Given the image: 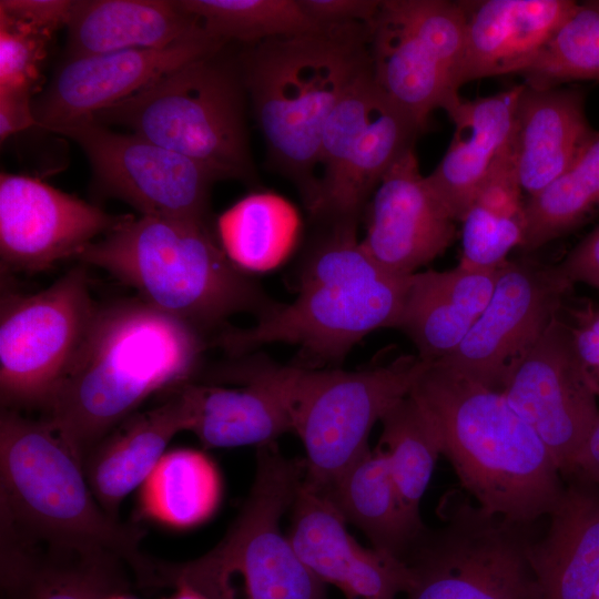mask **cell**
Listing matches in <instances>:
<instances>
[{
  "label": "cell",
  "instance_id": "6da1fadb",
  "mask_svg": "<svg viewBox=\"0 0 599 599\" xmlns=\"http://www.w3.org/2000/svg\"><path fill=\"white\" fill-rule=\"evenodd\" d=\"M205 343L202 333L140 298L98 306L43 420L82 464L150 396L192 382Z\"/></svg>",
  "mask_w": 599,
  "mask_h": 599
},
{
  "label": "cell",
  "instance_id": "7a4b0ae2",
  "mask_svg": "<svg viewBox=\"0 0 599 599\" xmlns=\"http://www.w3.org/2000/svg\"><path fill=\"white\" fill-rule=\"evenodd\" d=\"M410 395L429 418L441 455L476 505L520 525L549 516L564 493L561 474L500 390L433 362Z\"/></svg>",
  "mask_w": 599,
  "mask_h": 599
},
{
  "label": "cell",
  "instance_id": "3957f363",
  "mask_svg": "<svg viewBox=\"0 0 599 599\" xmlns=\"http://www.w3.org/2000/svg\"><path fill=\"white\" fill-rule=\"evenodd\" d=\"M408 280L383 270L362 247L357 229L319 225L294 272L295 298L251 327L226 326L213 343L233 356L295 345L312 368L339 362L372 332L397 326Z\"/></svg>",
  "mask_w": 599,
  "mask_h": 599
},
{
  "label": "cell",
  "instance_id": "277c9868",
  "mask_svg": "<svg viewBox=\"0 0 599 599\" xmlns=\"http://www.w3.org/2000/svg\"><path fill=\"white\" fill-rule=\"evenodd\" d=\"M253 114L271 162L300 190L306 209L315 199L325 123L336 104L370 69L368 24L270 39L240 57Z\"/></svg>",
  "mask_w": 599,
  "mask_h": 599
},
{
  "label": "cell",
  "instance_id": "5b68a950",
  "mask_svg": "<svg viewBox=\"0 0 599 599\" xmlns=\"http://www.w3.org/2000/svg\"><path fill=\"white\" fill-rule=\"evenodd\" d=\"M75 258L104 270L204 336L219 334L235 314L257 319L278 304L227 258L209 222L130 215Z\"/></svg>",
  "mask_w": 599,
  "mask_h": 599
},
{
  "label": "cell",
  "instance_id": "8992f818",
  "mask_svg": "<svg viewBox=\"0 0 599 599\" xmlns=\"http://www.w3.org/2000/svg\"><path fill=\"white\" fill-rule=\"evenodd\" d=\"M0 525L47 542L110 550L126 562L138 583L153 561L141 551L144 530L103 510L81 461L49 424L3 408Z\"/></svg>",
  "mask_w": 599,
  "mask_h": 599
},
{
  "label": "cell",
  "instance_id": "52a82bcc",
  "mask_svg": "<svg viewBox=\"0 0 599 599\" xmlns=\"http://www.w3.org/2000/svg\"><path fill=\"white\" fill-rule=\"evenodd\" d=\"M304 476V460L287 458L275 443L257 447L250 493L224 537L192 560L154 559L143 587L185 586L209 599H327L281 530Z\"/></svg>",
  "mask_w": 599,
  "mask_h": 599
},
{
  "label": "cell",
  "instance_id": "ba28073f",
  "mask_svg": "<svg viewBox=\"0 0 599 599\" xmlns=\"http://www.w3.org/2000/svg\"><path fill=\"white\" fill-rule=\"evenodd\" d=\"M225 47L165 73L92 119L190 158L221 180L253 181L248 98L240 58L225 55Z\"/></svg>",
  "mask_w": 599,
  "mask_h": 599
},
{
  "label": "cell",
  "instance_id": "9c48e42d",
  "mask_svg": "<svg viewBox=\"0 0 599 599\" xmlns=\"http://www.w3.org/2000/svg\"><path fill=\"white\" fill-rule=\"evenodd\" d=\"M440 508L444 525L427 528L404 560L413 577L406 599H545L527 555L531 525L456 490Z\"/></svg>",
  "mask_w": 599,
  "mask_h": 599
},
{
  "label": "cell",
  "instance_id": "30bf717a",
  "mask_svg": "<svg viewBox=\"0 0 599 599\" xmlns=\"http://www.w3.org/2000/svg\"><path fill=\"white\" fill-rule=\"evenodd\" d=\"M426 129L377 87L370 69L362 74L323 129L312 220L357 229L385 174Z\"/></svg>",
  "mask_w": 599,
  "mask_h": 599
},
{
  "label": "cell",
  "instance_id": "8fae6325",
  "mask_svg": "<svg viewBox=\"0 0 599 599\" xmlns=\"http://www.w3.org/2000/svg\"><path fill=\"white\" fill-rule=\"evenodd\" d=\"M430 362L402 355L358 370L304 367L293 409V433L305 449L304 484L323 493L368 446L374 425L410 394Z\"/></svg>",
  "mask_w": 599,
  "mask_h": 599
},
{
  "label": "cell",
  "instance_id": "7c38bea8",
  "mask_svg": "<svg viewBox=\"0 0 599 599\" xmlns=\"http://www.w3.org/2000/svg\"><path fill=\"white\" fill-rule=\"evenodd\" d=\"M464 41L460 1L383 0L368 23L372 77L427 128L433 111L447 112L460 99Z\"/></svg>",
  "mask_w": 599,
  "mask_h": 599
},
{
  "label": "cell",
  "instance_id": "4fadbf2b",
  "mask_svg": "<svg viewBox=\"0 0 599 599\" xmlns=\"http://www.w3.org/2000/svg\"><path fill=\"white\" fill-rule=\"evenodd\" d=\"M97 307L82 267L70 270L40 292L2 296L1 408L20 413L45 408L70 368Z\"/></svg>",
  "mask_w": 599,
  "mask_h": 599
},
{
  "label": "cell",
  "instance_id": "5bb4252c",
  "mask_svg": "<svg viewBox=\"0 0 599 599\" xmlns=\"http://www.w3.org/2000/svg\"><path fill=\"white\" fill-rule=\"evenodd\" d=\"M52 132L82 149L99 194L123 201L141 215L209 222L211 189L221 179L206 166L139 134L113 131L92 118Z\"/></svg>",
  "mask_w": 599,
  "mask_h": 599
},
{
  "label": "cell",
  "instance_id": "9a60e30c",
  "mask_svg": "<svg viewBox=\"0 0 599 599\" xmlns=\"http://www.w3.org/2000/svg\"><path fill=\"white\" fill-rule=\"evenodd\" d=\"M500 392L540 438L562 477L599 422L598 396L559 315L511 369Z\"/></svg>",
  "mask_w": 599,
  "mask_h": 599
},
{
  "label": "cell",
  "instance_id": "2e32d148",
  "mask_svg": "<svg viewBox=\"0 0 599 599\" xmlns=\"http://www.w3.org/2000/svg\"><path fill=\"white\" fill-rule=\"evenodd\" d=\"M556 265L507 261L491 297L457 349L438 361L500 390L511 369L559 315L572 288Z\"/></svg>",
  "mask_w": 599,
  "mask_h": 599
},
{
  "label": "cell",
  "instance_id": "e0dca14e",
  "mask_svg": "<svg viewBox=\"0 0 599 599\" xmlns=\"http://www.w3.org/2000/svg\"><path fill=\"white\" fill-rule=\"evenodd\" d=\"M130 214H109L42 180L18 173L0 175V256L2 266L41 272L77 255Z\"/></svg>",
  "mask_w": 599,
  "mask_h": 599
},
{
  "label": "cell",
  "instance_id": "ac0fdd59",
  "mask_svg": "<svg viewBox=\"0 0 599 599\" xmlns=\"http://www.w3.org/2000/svg\"><path fill=\"white\" fill-rule=\"evenodd\" d=\"M304 367L251 358L225 378L236 387L189 382L184 389L192 432L205 448L261 447L293 433V409Z\"/></svg>",
  "mask_w": 599,
  "mask_h": 599
},
{
  "label": "cell",
  "instance_id": "d6986e66",
  "mask_svg": "<svg viewBox=\"0 0 599 599\" xmlns=\"http://www.w3.org/2000/svg\"><path fill=\"white\" fill-rule=\"evenodd\" d=\"M225 45L203 29L165 48L65 58L47 89L33 100L37 126L52 132L92 118L165 73Z\"/></svg>",
  "mask_w": 599,
  "mask_h": 599
},
{
  "label": "cell",
  "instance_id": "ffe728a7",
  "mask_svg": "<svg viewBox=\"0 0 599 599\" xmlns=\"http://www.w3.org/2000/svg\"><path fill=\"white\" fill-rule=\"evenodd\" d=\"M361 240L386 272L409 277L441 255L456 237V221L419 171L415 148L385 174L372 195Z\"/></svg>",
  "mask_w": 599,
  "mask_h": 599
},
{
  "label": "cell",
  "instance_id": "44dd1931",
  "mask_svg": "<svg viewBox=\"0 0 599 599\" xmlns=\"http://www.w3.org/2000/svg\"><path fill=\"white\" fill-rule=\"evenodd\" d=\"M291 509L287 536L297 555L317 579L335 586L345 599H397L409 590L408 566L361 546L325 495L303 481Z\"/></svg>",
  "mask_w": 599,
  "mask_h": 599
},
{
  "label": "cell",
  "instance_id": "7402d4cb",
  "mask_svg": "<svg viewBox=\"0 0 599 599\" xmlns=\"http://www.w3.org/2000/svg\"><path fill=\"white\" fill-rule=\"evenodd\" d=\"M126 569L110 550L47 542L0 525L1 599H106L128 592Z\"/></svg>",
  "mask_w": 599,
  "mask_h": 599
},
{
  "label": "cell",
  "instance_id": "603a6c76",
  "mask_svg": "<svg viewBox=\"0 0 599 599\" xmlns=\"http://www.w3.org/2000/svg\"><path fill=\"white\" fill-rule=\"evenodd\" d=\"M572 0L460 1L465 41L460 85L520 73L545 48L576 6Z\"/></svg>",
  "mask_w": 599,
  "mask_h": 599
},
{
  "label": "cell",
  "instance_id": "cb8c5ba5",
  "mask_svg": "<svg viewBox=\"0 0 599 599\" xmlns=\"http://www.w3.org/2000/svg\"><path fill=\"white\" fill-rule=\"evenodd\" d=\"M525 83L474 100L459 99L446 113L455 130L443 159L426 180L453 219L461 221L496 161L510 144Z\"/></svg>",
  "mask_w": 599,
  "mask_h": 599
},
{
  "label": "cell",
  "instance_id": "d4e9b609",
  "mask_svg": "<svg viewBox=\"0 0 599 599\" xmlns=\"http://www.w3.org/2000/svg\"><path fill=\"white\" fill-rule=\"evenodd\" d=\"M576 88H534L520 94L511 154L522 193L531 197L560 176L596 134Z\"/></svg>",
  "mask_w": 599,
  "mask_h": 599
},
{
  "label": "cell",
  "instance_id": "484cf974",
  "mask_svg": "<svg viewBox=\"0 0 599 599\" xmlns=\"http://www.w3.org/2000/svg\"><path fill=\"white\" fill-rule=\"evenodd\" d=\"M189 403L184 384L170 390L158 406L136 412L115 426L85 456L82 467L103 510L119 520L125 497L140 487L166 446L187 430Z\"/></svg>",
  "mask_w": 599,
  "mask_h": 599
},
{
  "label": "cell",
  "instance_id": "4316f807",
  "mask_svg": "<svg viewBox=\"0 0 599 599\" xmlns=\"http://www.w3.org/2000/svg\"><path fill=\"white\" fill-rule=\"evenodd\" d=\"M528 560L545 599H591L599 581V486L571 474Z\"/></svg>",
  "mask_w": 599,
  "mask_h": 599
},
{
  "label": "cell",
  "instance_id": "83f0119b",
  "mask_svg": "<svg viewBox=\"0 0 599 599\" xmlns=\"http://www.w3.org/2000/svg\"><path fill=\"white\" fill-rule=\"evenodd\" d=\"M497 270L458 265L409 276L396 328L413 342L417 355L438 362L453 354L486 308Z\"/></svg>",
  "mask_w": 599,
  "mask_h": 599
},
{
  "label": "cell",
  "instance_id": "f1b7e54d",
  "mask_svg": "<svg viewBox=\"0 0 599 599\" xmlns=\"http://www.w3.org/2000/svg\"><path fill=\"white\" fill-rule=\"evenodd\" d=\"M201 30L179 0H79L67 23L65 58L165 48Z\"/></svg>",
  "mask_w": 599,
  "mask_h": 599
},
{
  "label": "cell",
  "instance_id": "f546056e",
  "mask_svg": "<svg viewBox=\"0 0 599 599\" xmlns=\"http://www.w3.org/2000/svg\"><path fill=\"white\" fill-rule=\"evenodd\" d=\"M321 494L367 537L372 548L403 561L427 529L406 512L379 446L367 449Z\"/></svg>",
  "mask_w": 599,
  "mask_h": 599
},
{
  "label": "cell",
  "instance_id": "4dcf8cb0",
  "mask_svg": "<svg viewBox=\"0 0 599 599\" xmlns=\"http://www.w3.org/2000/svg\"><path fill=\"white\" fill-rule=\"evenodd\" d=\"M297 209L271 191L247 194L216 219L215 236L227 258L251 275L267 273L286 262L298 243Z\"/></svg>",
  "mask_w": 599,
  "mask_h": 599
},
{
  "label": "cell",
  "instance_id": "1f68e13d",
  "mask_svg": "<svg viewBox=\"0 0 599 599\" xmlns=\"http://www.w3.org/2000/svg\"><path fill=\"white\" fill-rule=\"evenodd\" d=\"M139 488L141 517L169 528L190 529L216 511L223 483L209 455L194 448H176L162 456Z\"/></svg>",
  "mask_w": 599,
  "mask_h": 599
},
{
  "label": "cell",
  "instance_id": "d6a6232c",
  "mask_svg": "<svg viewBox=\"0 0 599 599\" xmlns=\"http://www.w3.org/2000/svg\"><path fill=\"white\" fill-rule=\"evenodd\" d=\"M511 142L494 164L464 215L460 265L497 270L524 241L526 216Z\"/></svg>",
  "mask_w": 599,
  "mask_h": 599
},
{
  "label": "cell",
  "instance_id": "836d02e7",
  "mask_svg": "<svg viewBox=\"0 0 599 599\" xmlns=\"http://www.w3.org/2000/svg\"><path fill=\"white\" fill-rule=\"evenodd\" d=\"M599 213V131L573 163L525 204L521 248L537 250L590 222Z\"/></svg>",
  "mask_w": 599,
  "mask_h": 599
},
{
  "label": "cell",
  "instance_id": "e575fe53",
  "mask_svg": "<svg viewBox=\"0 0 599 599\" xmlns=\"http://www.w3.org/2000/svg\"><path fill=\"white\" fill-rule=\"evenodd\" d=\"M380 423L378 446L386 454L400 501L414 521L424 524L420 500L441 455L436 430L410 394L394 404Z\"/></svg>",
  "mask_w": 599,
  "mask_h": 599
},
{
  "label": "cell",
  "instance_id": "d590c367",
  "mask_svg": "<svg viewBox=\"0 0 599 599\" xmlns=\"http://www.w3.org/2000/svg\"><path fill=\"white\" fill-rule=\"evenodd\" d=\"M213 39L247 47L260 42L309 34L325 27L313 20L300 0H179Z\"/></svg>",
  "mask_w": 599,
  "mask_h": 599
},
{
  "label": "cell",
  "instance_id": "8d00e7d4",
  "mask_svg": "<svg viewBox=\"0 0 599 599\" xmlns=\"http://www.w3.org/2000/svg\"><path fill=\"white\" fill-rule=\"evenodd\" d=\"M534 88L599 81V0L576 3L555 34L520 73Z\"/></svg>",
  "mask_w": 599,
  "mask_h": 599
},
{
  "label": "cell",
  "instance_id": "74e56055",
  "mask_svg": "<svg viewBox=\"0 0 599 599\" xmlns=\"http://www.w3.org/2000/svg\"><path fill=\"white\" fill-rule=\"evenodd\" d=\"M53 33L0 14V91L39 90Z\"/></svg>",
  "mask_w": 599,
  "mask_h": 599
},
{
  "label": "cell",
  "instance_id": "f35d334b",
  "mask_svg": "<svg viewBox=\"0 0 599 599\" xmlns=\"http://www.w3.org/2000/svg\"><path fill=\"white\" fill-rule=\"evenodd\" d=\"M570 316L575 347L599 399V305L585 303L570 309Z\"/></svg>",
  "mask_w": 599,
  "mask_h": 599
},
{
  "label": "cell",
  "instance_id": "ab89813d",
  "mask_svg": "<svg viewBox=\"0 0 599 599\" xmlns=\"http://www.w3.org/2000/svg\"><path fill=\"white\" fill-rule=\"evenodd\" d=\"M73 0H1L0 14L50 33L67 27Z\"/></svg>",
  "mask_w": 599,
  "mask_h": 599
},
{
  "label": "cell",
  "instance_id": "60d3db41",
  "mask_svg": "<svg viewBox=\"0 0 599 599\" xmlns=\"http://www.w3.org/2000/svg\"><path fill=\"white\" fill-rule=\"evenodd\" d=\"M306 13L322 27L364 23L376 16L380 0H300Z\"/></svg>",
  "mask_w": 599,
  "mask_h": 599
},
{
  "label": "cell",
  "instance_id": "b9f144b4",
  "mask_svg": "<svg viewBox=\"0 0 599 599\" xmlns=\"http://www.w3.org/2000/svg\"><path fill=\"white\" fill-rule=\"evenodd\" d=\"M556 266L570 284L582 283L599 291V225Z\"/></svg>",
  "mask_w": 599,
  "mask_h": 599
},
{
  "label": "cell",
  "instance_id": "7bdbcfd3",
  "mask_svg": "<svg viewBox=\"0 0 599 599\" xmlns=\"http://www.w3.org/2000/svg\"><path fill=\"white\" fill-rule=\"evenodd\" d=\"M32 93L0 91V140L37 126Z\"/></svg>",
  "mask_w": 599,
  "mask_h": 599
},
{
  "label": "cell",
  "instance_id": "ee69618b",
  "mask_svg": "<svg viewBox=\"0 0 599 599\" xmlns=\"http://www.w3.org/2000/svg\"><path fill=\"white\" fill-rule=\"evenodd\" d=\"M572 474L599 486V422L579 450Z\"/></svg>",
  "mask_w": 599,
  "mask_h": 599
},
{
  "label": "cell",
  "instance_id": "f6af8a7d",
  "mask_svg": "<svg viewBox=\"0 0 599 599\" xmlns=\"http://www.w3.org/2000/svg\"><path fill=\"white\" fill-rule=\"evenodd\" d=\"M164 599H209V598H206L204 595H202L201 592L190 587L181 586V587L175 588V592L171 597L164 598Z\"/></svg>",
  "mask_w": 599,
  "mask_h": 599
},
{
  "label": "cell",
  "instance_id": "bcb514c9",
  "mask_svg": "<svg viewBox=\"0 0 599 599\" xmlns=\"http://www.w3.org/2000/svg\"><path fill=\"white\" fill-rule=\"evenodd\" d=\"M106 599H134V598L130 597L126 593H116V595L108 597Z\"/></svg>",
  "mask_w": 599,
  "mask_h": 599
},
{
  "label": "cell",
  "instance_id": "7dc6e473",
  "mask_svg": "<svg viewBox=\"0 0 599 599\" xmlns=\"http://www.w3.org/2000/svg\"><path fill=\"white\" fill-rule=\"evenodd\" d=\"M593 596H599V581H598V583H597V586H596V588L593 590L592 597Z\"/></svg>",
  "mask_w": 599,
  "mask_h": 599
},
{
  "label": "cell",
  "instance_id": "c3c4849f",
  "mask_svg": "<svg viewBox=\"0 0 599 599\" xmlns=\"http://www.w3.org/2000/svg\"><path fill=\"white\" fill-rule=\"evenodd\" d=\"M591 599H599V596H593L591 597Z\"/></svg>",
  "mask_w": 599,
  "mask_h": 599
}]
</instances>
